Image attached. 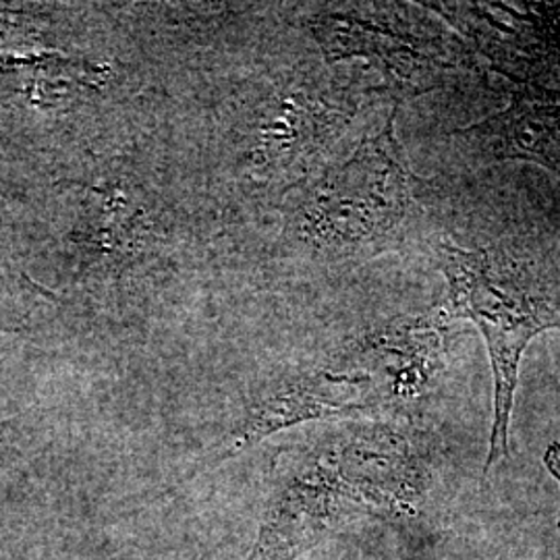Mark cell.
Here are the masks:
<instances>
[{
	"label": "cell",
	"instance_id": "obj_1",
	"mask_svg": "<svg viewBox=\"0 0 560 560\" xmlns=\"http://www.w3.org/2000/svg\"><path fill=\"white\" fill-rule=\"evenodd\" d=\"M381 102L324 60H300L241 81L214 125L217 194L237 208L277 212L289 194L374 129L368 113Z\"/></svg>",
	"mask_w": 560,
	"mask_h": 560
},
{
	"label": "cell",
	"instance_id": "obj_2",
	"mask_svg": "<svg viewBox=\"0 0 560 560\" xmlns=\"http://www.w3.org/2000/svg\"><path fill=\"white\" fill-rule=\"evenodd\" d=\"M397 108L347 154L287 196L277 210L280 252L301 266L351 268L441 233L430 183L405 156Z\"/></svg>",
	"mask_w": 560,
	"mask_h": 560
},
{
	"label": "cell",
	"instance_id": "obj_3",
	"mask_svg": "<svg viewBox=\"0 0 560 560\" xmlns=\"http://www.w3.org/2000/svg\"><path fill=\"white\" fill-rule=\"evenodd\" d=\"M428 247L446 284L442 307L453 320L476 324L492 365L488 476L511 451L521 361L529 342L560 332V252L520 237L460 245L444 229Z\"/></svg>",
	"mask_w": 560,
	"mask_h": 560
},
{
	"label": "cell",
	"instance_id": "obj_4",
	"mask_svg": "<svg viewBox=\"0 0 560 560\" xmlns=\"http://www.w3.org/2000/svg\"><path fill=\"white\" fill-rule=\"evenodd\" d=\"M301 23L328 67L349 65L393 106L441 88L451 71L478 69L467 44L423 4H322Z\"/></svg>",
	"mask_w": 560,
	"mask_h": 560
},
{
	"label": "cell",
	"instance_id": "obj_5",
	"mask_svg": "<svg viewBox=\"0 0 560 560\" xmlns=\"http://www.w3.org/2000/svg\"><path fill=\"white\" fill-rule=\"evenodd\" d=\"M75 214L65 237L71 277L108 284L159 260L175 240V219L161 194L125 161L101 166L90 180L71 183Z\"/></svg>",
	"mask_w": 560,
	"mask_h": 560
},
{
	"label": "cell",
	"instance_id": "obj_6",
	"mask_svg": "<svg viewBox=\"0 0 560 560\" xmlns=\"http://www.w3.org/2000/svg\"><path fill=\"white\" fill-rule=\"evenodd\" d=\"M423 7L515 85L560 80V4L425 2Z\"/></svg>",
	"mask_w": 560,
	"mask_h": 560
},
{
	"label": "cell",
	"instance_id": "obj_7",
	"mask_svg": "<svg viewBox=\"0 0 560 560\" xmlns=\"http://www.w3.org/2000/svg\"><path fill=\"white\" fill-rule=\"evenodd\" d=\"M451 138L474 161L532 162L560 179V80L515 85L504 108Z\"/></svg>",
	"mask_w": 560,
	"mask_h": 560
},
{
	"label": "cell",
	"instance_id": "obj_8",
	"mask_svg": "<svg viewBox=\"0 0 560 560\" xmlns=\"http://www.w3.org/2000/svg\"><path fill=\"white\" fill-rule=\"evenodd\" d=\"M544 467L548 469V474H550V476L555 478V481L560 486V442H550V444H548V448L544 451Z\"/></svg>",
	"mask_w": 560,
	"mask_h": 560
},
{
	"label": "cell",
	"instance_id": "obj_9",
	"mask_svg": "<svg viewBox=\"0 0 560 560\" xmlns=\"http://www.w3.org/2000/svg\"><path fill=\"white\" fill-rule=\"evenodd\" d=\"M9 441V423L0 421V451L4 446V442Z\"/></svg>",
	"mask_w": 560,
	"mask_h": 560
}]
</instances>
